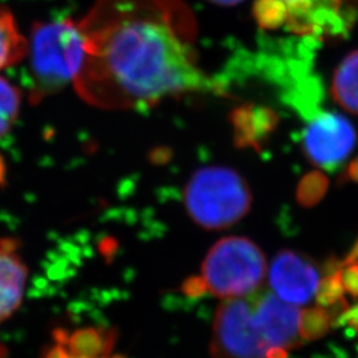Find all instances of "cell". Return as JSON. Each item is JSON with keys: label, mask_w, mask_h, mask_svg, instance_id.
<instances>
[{"label": "cell", "mask_w": 358, "mask_h": 358, "mask_svg": "<svg viewBox=\"0 0 358 358\" xmlns=\"http://www.w3.org/2000/svg\"><path fill=\"white\" fill-rule=\"evenodd\" d=\"M23 93L6 77L0 76V138L6 136L17 120Z\"/></svg>", "instance_id": "9a60e30c"}, {"label": "cell", "mask_w": 358, "mask_h": 358, "mask_svg": "<svg viewBox=\"0 0 358 358\" xmlns=\"http://www.w3.org/2000/svg\"><path fill=\"white\" fill-rule=\"evenodd\" d=\"M331 267L325 276L321 279L316 291V300L321 307H333L338 301L344 300V285H343V264L331 260Z\"/></svg>", "instance_id": "e0dca14e"}, {"label": "cell", "mask_w": 358, "mask_h": 358, "mask_svg": "<svg viewBox=\"0 0 358 358\" xmlns=\"http://www.w3.org/2000/svg\"><path fill=\"white\" fill-rule=\"evenodd\" d=\"M269 287L285 303L306 306L316 294L320 273L308 255L294 250H282L269 268Z\"/></svg>", "instance_id": "ba28073f"}, {"label": "cell", "mask_w": 358, "mask_h": 358, "mask_svg": "<svg viewBox=\"0 0 358 358\" xmlns=\"http://www.w3.org/2000/svg\"><path fill=\"white\" fill-rule=\"evenodd\" d=\"M234 128V143L238 149L260 150L263 142L276 129L278 115L266 106L243 105L230 115Z\"/></svg>", "instance_id": "8fae6325"}, {"label": "cell", "mask_w": 358, "mask_h": 358, "mask_svg": "<svg viewBox=\"0 0 358 358\" xmlns=\"http://www.w3.org/2000/svg\"><path fill=\"white\" fill-rule=\"evenodd\" d=\"M27 269L10 239H0V325L19 309L26 289Z\"/></svg>", "instance_id": "30bf717a"}, {"label": "cell", "mask_w": 358, "mask_h": 358, "mask_svg": "<svg viewBox=\"0 0 358 358\" xmlns=\"http://www.w3.org/2000/svg\"><path fill=\"white\" fill-rule=\"evenodd\" d=\"M252 301L256 325L269 348L288 352L304 343L299 331L301 313L299 308L268 291H257L252 294Z\"/></svg>", "instance_id": "9c48e42d"}, {"label": "cell", "mask_w": 358, "mask_h": 358, "mask_svg": "<svg viewBox=\"0 0 358 358\" xmlns=\"http://www.w3.org/2000/svg\"><path fill=\"white\" fill-rule=\"evenodd\" d=\"M353 13L352 0H257L254 15L267 29L285 27L312 38H333L346 32Z\"/></svg>", "instance_id": "5b68a950"}, {"label": "cell", "mask_w": 358, "mask_h": 358, "mask_svg": "<svg viewBox=\"0 0 358 358\" xmlns=\"http://www.w3.org/2000/svg\"><path fill=\"white\" fill-rule=\"evenodd\" d=\"M271 349L256 325L252 294L223 300L213 324V358H268Z\"/></svg>", "instance_id": "8992f818"}, {"label": "cell", "mask_w": 358, "mask_h": 358, "mask_svg": "<svg viewBox=\"0 0 358 358\" xmlns=\"http://www.w3.org/2000/svg\"><path fill=\"white\" fill-rule=\"evenodd\" d=\"M27 41L32 103L73 85L84 57V38L77 20L64 17L36 23Z\"/></svg>", "instance_id": "7a4b0ae2"}, {"label": "cell", "mask_w": 358, "mask_h": 358, "mask_svg": "<svg viewBox=\"0 0 358 358\" xmlns=\"http://www.w3.org/2000/svg\"><path fill=\"white\" fill-rule=\"evenodd\" d=\"M43 358H122L120 356H101V357H90V356H83V355H77L71 350H68L64 345H62L60 343L55 341V344L44 353Z\"/></svg>", "instance_id": "44dd1931"}, {"label": "cell", "mask_w": 358, "mask_h": 358, "mask_svg": "<svg viewBox=\"0 0 358 358\" xmlns=\"http://www.w3.org/2000/svg\"><path fill=\"white\" fill-rule=\"evenodd\" d=\"M336 324L344 325L346 324L353 332L358 334V304L355 307H348L336 320Z\"/></svg>", "instance_id": "7402d4cb"}, {"label": "cell", "mask_w": 358, "mask_h": 358, "mask_svg": "<svg viewBox=\"0 0 358 358\" xmlns=\"http://www.w3.org/2000/svg\"><path fill=\"white\" fill-rule=\"evenodd\" d=\"M77 22L84 57L73 87L94 108L148 109L217 88L199 65L196 20L183 0H96Z\"/></svg>", "instance_id": "6da1fadb"}, {"label": "cell", "mask_w": 358, "mask_h": 358, "mask_svg": "<svg viewBox=\"0 0 358 358\" xmlns=\"http://www.w3.org/2000/svg\"><path fill=\"white\" fill-rule=\"evenodd\" d=\"M55 341L77 355L101 357L112 355L117 341V332L106 328H84L71 333L57 331L55 332Z\"/></svg>", "instance_id": "7c38bea8"}, {"label": "cell", "mask_w": 358, "mask_h": 358, "mask_svg": "<svg viewBox=\"0 0 358 358\" xmlns=\"http://www.w3.org/2000/svg\"><path fill=\"white\" fill-rule=\"evenodd\" d=\"M333 100L346 112L358 115V50L352 52L333 73Z\"/></svg>", "instance_id": "4fadbf2b"}, {"label": "cell", "mask_w": 358, "mask_h": 358, "mask_svg": "<svg viewBox=\"0 0 358 358\" xmlns=\"http://www.w3.org/2000/svg\"><path fill=\"white\" fill-rule=\"evenodd\" d=\"M28 41L10 10L0 6V71L26 60Z\"/></svg>", "instance_id": "5bb4252c"}, {"label": "cell", "mask_w": 358, "mask_h": 358, "mask_svg": "<svg viewBox=\"0 0 358 358\" xmlns=\"http://www.w3.org/2000/svg\"><path fill=\"white\" fill-rule=\"evenodd\" d=\"M348 177H349L350 180L358 183V157L349 165V169H348Z\"/></svg>", "instance_id": "603a6c76"}, {"label": "cell", "mask_w": 358, "mask_h": 358, "mask_svg": "<svg viewBox=\"0 0 358 358\" xmlns=\"http://www.w3.org/2000/svg\"><path fill=\"white\" fill-rule=\"evenodd\" d=\"M357 142V133L344 115L317 110L308 118L303 150L310 164L324 170L340 166Z\"/></svg>", "instance_id": "52a82bcc"}, {"label": "cell", "mask_w": 358, "mask_h": 358, "mask_svg": "<svg viewBox=\"0 0 358 358\" xmlns=\"http://www.w3.org/2000/svg\"><path fill=\"white\" fill-rule=\"evenodd\" d=\"M329 179L319 170L306 174L297 185L296 199L303 207H313L320 202L328 192Z\"/></svg>", "instance_id": "ac0fdd59"}, {"label": "cell", "mask_w": 358, "mask_h": 358, "mask_svg": "<svg viewBox=\"0 0 358 358\" xmlns=\"http://www.w3.org/2000/svg\"><path fill=\"white\" fill-rule=\"evenodd\" d=\"M266 275L267 260L262 248L244 236L220 239L202 264L207 291L223 300L256 294Z\"/></svg>", "instance_id": "277c9868"}, {"label": "cell", "mask_w": 358, "mask_h": 358, "mask_svg": "<svg viewBox=\"0 0 358 358\" xmlns=\"http://www.w3.org/2000/svg\"><path fill=\"white\" fill-rule=\"evenodd\" d=\"M208 1L215 3V4H219V6H235V4H239L243 0H208Z\"/></svg>", "instance_id": "cb8c5ba5"}, {"label": "cell", "mask_w": 358, "mask_h": 358, "mask_svg": "<svg viewBox=\"0 0 358 358\" xmlns=\"http://www.w3.org/2000/svg\"><path fill=\"white\" fill-rule=\"evenodd\" d=\"M332 325V316L327 308L312 307L300 313L299 331L303 341L320 340L329 332Z\"/></svg>", "instance_id": "2e32d148"}, {"label": "cell", "mask_w": 358, "mask_h": 358, "mask_svg": "<svg viewBox=\"0 0 358 358\" xmlns=\"http://www.w3.org/2000/svg\"><path fill=\"white\" fill-rule=\"evenodd\" d=\"M192 222L206 230L229 229L251 210L252 192L234 169L208 166L196 170L183 192Z\"/></svg>", "instance_id": "3957f363"}, {"label": "cell", "mask_w": 358, "mask_h": 358, "mask_svg": "<svg viewBox=\"0 0 358 358\" xmlns=\"http://www.w3.org/2000/svg\"><path fill=\"white\" fill-rule=\"evenodd\" d=\"M343 285L345 292L358 299V263L343 266Z\"/></svg>", "instance_id": "d6986e66"}, {"label": "cell", "mask_w": 358, "mask_h": 358, "mask_svg": "<svg viewBox=\"0 0 358 358\" xmlns=\"http://www.w3.org/2000/svg\"><path fill=\"white\" fill-rule=\"evenodd\" d=\"M182 292L189 297H201L207 292V285L202 276H192L182 284Z\"/></svg>", "instance_id": "ffe728a7"}]
</instances>
